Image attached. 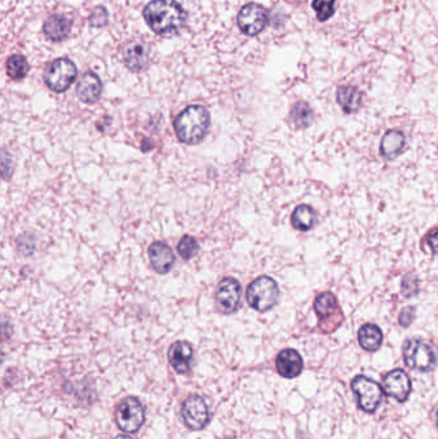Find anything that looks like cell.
<instances>
[{
	"label": "cell",
	"mask_w": 438,
	"mask_h": 439,
	"mask_svg": "<svg viewBox=\"0 0 438 439\" xmlns=\"http://www.w3.org/2000/svg\"><path fill=\"white\" fill-rule=\"evenodd\" d=\"M240 297H242V285L234 277H225L220 282L215 301L218 310L223 313H233L239 307Z\"/></svg>",
	"instance_id": "8fae6325"
},
{
	"label": "cell",
	"mask_w": 438,
	"mask_h": 439,
	"mask_svg": "<svg viewBox=\"0 0 438 439\" xmlns=\"http://www.w3.org/2000/svg\"><path fill=\"white\" fill-rule=\"evenodd\" d=\"M314 308L320 320V327L325 332L336 329L343 320V313L339 308L337 298L329 291L319 294L314 302Z\"/></svg>",
	"instance_id": "ba28073f"
},
{
	"label": "cell",
	"mask_w": 438,
	"mask_h": 439,
	"mask_svg": "<svg viewBox=\"0 0 438 439\" xmlns=\"http://www.w3.org/2000/svg\"><path fill=\"white\" fill-rule=\"evenodd\" d=\"M336 0H314L312 8L316 12V18L320 22L328 21L334 15Z\"/></svg>",
	"instance_id": "484cf974"
},
{
	"label": "cell",
	"mask_w": 438,
	"mask_h": 439,
	"mask_svg": "<svg viewBox=\"0 0 438 439\" xmlns=\"http://www.w3.org/2000/svg\"><path fill=\"white\" fill-rule=\"evenodd\" d=\"M403 360L408 368L418 371H432L437 363L434 348L427 340L410 338L403 343Z\"/></svg>",
	"instance_id": "3957f363"
},
{
	"label": "cell",
	"mask_w": 438,
	"mask_h": 439,
	"mask_svg": "<svg viewBox=\"0 0 438 439\" xmlns=\"http://www.w3.org/2000/svg\"><path fill=\"white\" fill-rule=\"evenodd\" d=\"M116 439H131L130 437H127V435H119Z\"/></svg>",
	"instance_id": "4dcf8cb0"
},
{
	"label": "cell",
	"mask_w": 438,
	"mask_h": 439,
	"mask_svg": "<svg viewBox=\"0 0 438 439\" xmlns=\"http://www.w3.org/2000/svg\"><path fill=\"white\" fill-rule=\"evenodd\" d=\"M276 370L280 375L287 379H293L301 374L304 368V361L301 354L297 352L296 349H283L280 354H278L276 361Z\"/></svg>",
	"instance_id": "5bb4252c"
},
{
	"label": "cell",
	"mask_w": 438,
	"mask_h": 439,
	"mask_svg": "<svg viewBox=\"0 0 438 439\" xmlns=\"http://www.w3.org/2000/svg\"><path fill=\"white\" fill-rule=\"evenodd\" d=\"M224 439H234V438H224Z\"/></svg>",
	"instance_id": "d6a6232c"
},
{
	"label": "cell",
	"mask_w": 438,
	"mask_h": 439,
	"mask_svg": "<svg viewBox=\"0 0 438 439\" xmlns=\"http://www.w3.org/2000/svg\"><path fill=\"white\" fill-rule=\"evenodd\" d=\"M182 418L184 424L191 431L203 429L210 420V412L205 399L197 395L188 397L182 406Z\"/></svg>",
	"instance_id": "30bf717a"
},
{
	"label": "cell",
	"mask_w": 438,
	"mask_h": 439,
	"mask_svg": "<svg viewBox=\"0 0 438 439\" xmlns=\"http://www.w3.org/2000/svg\"><path fill=\"white\" fill-rule=\"evenodd\" d=\"M237 22L244 35H259L268 25V11L257 3H249L240 9Z\"/></svg>",
	"instance_id": "9c48e42d"
},
{
	"label": "cell",
	"mask_w": 438,
	"mask_h": 439,
	"mask_svg": "<svg viewBox=\"0 0 438 439\" xmlns=\"http://www.w3.org/2000/svg\"><path fill=\"white\" fill-rule=\"evenodd\" d=\"M414 319H415V308L414 307H405L398 316V323H400V325L406 327V326L411 325Z\"/></svg>",
	"instance_id": "f1b7e54d"
},
{
	"label": "cell",
	"mask_w": 438,
	"mask_h": 439,
	"mask_svg": "<svg viewBox=\"0 0 438 439\" xmlns=\"http://www.w3.org/2000/svg\"><path fill=\"white\" fill-rule=\"evenodd\" d=\"M71 21L64 16H50L44 23V34L52 42H62L70 34Z\"/></svg>",
	"instance_id": "ffe728a7"
},
{
	"label": "cell",
	"mask_w": 438,
	"mask_h": 439,
	"mask_svg": "<svg viewBox=\"0 0 438 439\" xmlns=\"http://www.w3.org/2000/svg\"><path fill=\"white\" fill-rule=\"evenodd\" d=\"M406 136L401 130H389L381 140V155L384 160H393L405 149Z\"/></svg>",
	"instance_id": "ac0fdd59"
},
{
	"label": "cell",
	"mask_w": 438,
	"mask_h": 439,
	"mask_svg": "<svg viewBox=\"0 0 438 439\" xmlns=\"http://www.w3.org/2000/svg\"><path fill=\"white\" fill-rule=\"evenodd\" d=\"M290 117L295 128H307L314 121V111L306 102H297L290 109Z\"/></svg>",
	"instance_id": "603a6c76"
},
{
	"label": "cell",
	"mask_w": 438,
	"mask_h": 439,
	"mask_svg": "<svg viewBox=\"0 0 438 439\" xmlns=\"http://www.w3.org/2000/svg\"><path fill=\"white\" fill-rule=\"evenodd\" d=\"M359 343L361 348L367 352H375L383 343V333L381 327L375 324H365L359 330Z\"/></svg>",
	"instance_id": "44dd1931"
},
{
	"label": "cell",
	"mask_w": 438,
	"mask_h": 439,
	"mask_svg": "<svg viewBox=\"0 0 438 439\" xmlns=\"http://www.w3.org/2000/svg\"><path fill=\"white\" fill-rule=\"evenodd\" d=\"M124 62L131 71H141L148 64V50L139 42H130L122 50Z\"/></svg>",
	"instance_id": "e0dca14e"
},
{
	"label": "cell",
	"mask_w": 438,
	"mask_h": 439,
	"mask_svg": "<svg viewBox=\"0 0 438 439\" xmlns=\"http://www.w3.org/2000/svg\"><path fill=\"white\" fill-rule=\"evenodd\" d=\"M401 291L403 297L411 298L419 293V279L414 272H409L403 277Z\"/></svg>",
	"instance_id": "4316f807"
},
{
	"label": "cell",
	"mask_w": 438,
	"mask_h": 439,
	"mask_svg": "<svg viewBox=\"0 0 438 439\" xmlns=\"http://www.w3.org/2000/svg\"><path fill=\"white\" fill-rule=\"evenodd\" d=\"M362 92L351 85L339 86L337 90V100L339 106L346 114H355L360 109L362 106Z\"/></svg>",
	"instance_id": "d6986e66"
},
{
	"label": "cell",
	"mask_w": 438,
	"mask_h": 439,
	"mask_svg": "<svg viewBox=\"0 0 438 439\" xmlns=\"http://www.w3.org/2000/svg\"><path fill=\"white\" fill-rule=\"evenodd\" d=\"M149 261L158 274H167L175 265V255L163 241H155L148 249Z\"/></svg>",
	"instance_id": "4fadbf2b"
},
{
	"label": "cell",
	"mask_w": 438,
	"mask_h": 439,
	"mask_svg": "<svg viewBox=\"0 0 438 439\" xmlns=\"http://www.w3.org/2000/svg\"><path fill=\"white\" fill-rule=\"evenodd\" d=\"M198 241L191 236V235H185L182 238V241L177 244V252L183 260H191L198 252Z\"/></svg>",
	"instance_id": "d4e9b609"
},
{
	"label": "cell",
	"mask_w": 438,
	"mask_h": 439,
	"mask_svg": "<svg viewBox=\"0 0 438 439\" xmlns=\"http://www.w3.org/2000/svg\"><path fill=\"white\" fill-rule=\"evenodd\" d=\"M425 241L432 251L433 255H438V227L432 229L428 234L425 235Z\"/></svg>",
	"instance_id": "f546056e"
},
{
	"label": "cell",
	"mask_w": 438,
	"mask_h": 439,
	"mask_svg": "<svg viewBox=\"0 0 438 439\" xmlns=\"http://www.w3.org/2000/svg\"><path fill=\"white\" fill-rule=\"evenodd\" d=\"M169 361L179 374L188 373L193 361V347L188 342H175L169 348Z\"/></svg>",
	"instance_id": "9a60e30c"
},
{
	"label": "cell",
	"mask_w": 438,
	"mask_h": 439,
	"mask_svg": "<svg viewBox=\"0 0 438 439\" xmlns=\"http://www.w3.org/2000/svg\"><path fill=\"white\" fill-rule=\"evenodd\" d=\"M383 392L398 402H405L411 392V382L406 373L400 368L389 371L383 379Z\"/></svg>",
	"instance_id": "7c38bea8"
},
{
	"label": "cell",
	"mask_w": 438,
	"mask_h": 439,
	"mask_svg": "<svg viewBox=\"0 0 438 439\" xmlns=\"http://www.w3.org/2000/svg\"><path fill=\"white\" fill-rule=\"evenodd\" d=\"M114 418L121 431L135 433L138 432L141 425L144 424L146 412L139 399L129 397L121 401V404L117 406Z\"/></svg>",
	"instance_id": "8992f818"
},
{
	"label": "cell",
	"mask_w": 438,
	"mask_h": 439,
	"mask_svg": "<svg viewBox=\"0 0 438 439\" xmlns=\"http://www.w3.org/2000/svg\"><path fill=\"white\" fill-rule=\"evenodd\" d=\"M211 117L203 106H189L174 121L177 139L187 145H196L205 139Z\"/></svg>",
	"instance_id": "7a4b0ae2"
},
{
	"label": "cell",
	"mask_w": 438,
	"mask_h": 439,
	"mask_svg": "<svg viewBox=\"0 0 438 439\" xmlns=\"http://www.w3.org/2000/svg\"><path fill=\"white\" fill-rule=\"evenodd\" d=\"M280 296L276 280L270 277H260L248 285V305L259 312L271 310L278 303Z\"/></svg>",
	"instance_id": "277c9868"
},
{
	"label": "cell",
	"mask_w": 438,
	"mask_h": 439,
	"mask_svg": "<svg viewBox=\"0 0 438 439\" xmlns=\"http://www.w3.org/2000/svg\"><path fill=\"white\" fill-rule=\"evenodd\" d=\"M144 20L152 31L161 36H171L183 29L188 15L175 0H153L144 8Z\"/></svg>",
	"instance_id": "6da1fadb"
},
{
	"label": "cell",
	"mask_w": 438,
	"mask_h": 439,
	"mask_svg": "<svg viewBox=\"0 0 438 439\" xmlns=\"http://www.w3.org/2000/svg\"><path fill=\"white\" fill-rule=\"evenodd\" d=\"M316 221V213L314 208L309 205H301L296 207V210L292 213L290 222L292 227L300 231H309L311 230Z\"/></svg>",
	"instance_id": "7402d4cb"
},
{
	"label": "cell",
	"mask_w": 438,
	"mask_h": 439,
	"mask_svg": "<svg viewBox=\"0 0 438 439\" xmlns=\"http://www.w3.org/2000/svg\"><path fill=\"white\" fill-rule=\"evenodd\" d=\"M353 393L357 396L359 406L365 412H374L381 402L383 390L378 383L369 379L367 376H356L351 383Z\"/></svg>",
	"instance_id": "52a82bcc"
},
{
	"label": "cell",
	"mask_w": 438,
	"mask_h": 439,
	"mask_svg": "<svg viewBox=\"0 0 438 439\" xmlns=\"http://www.w3.org/2000/svg\"><path fill=\"white\" fill-rule=\"evenodd\" d=\"M107 20H108V13H107L106 8L98 7L90 16V25L94 28H102L106 25Z\"/></svg>",
	"instance_id": "83f0119b"
},
{
	"label": "cell",
	"mask_w": 438,
	"mask_h": 439,
	"mask_svg": "<svg viewBox=\"0 0 438 439\" xmlns=\"http://www.w3.org/2000/svg\"><path fill=\"white\" fill-rule=\"evenodd\" d=\"M78 100L86 104H93L98 102L102 95V81L97 73L85 72L83 78L78 81L76 88Z\"/></svg>",
	"instance_id": "2e32d148"
},
{
	"label": "cell",
	"mask_w": 438,
	"mask_h": 439,
	"mask_svg": "<svg viewBox=\"0 0 438 439\" xmlns=\"http://www.w3.org/2000/svg\"><path fill=\"white\" fill-rule=\"evenodd\" d=\"M28 59L20 56V54H14L12 57L8 58L7 61V73L12 80H22L28 75Z\"/></svg>",
	"instance_id": "cb8c5ba5"
},
{
	"label": "cell",
	"mask_w": 438,
	"mask_h": 439,
	"mask_svg": "<svg viewBox=\"0 0 438 439\" xmlns=\"http://www.w3.org/2000/svg\"><path fill=\"white\" fill-rule=\"evenodd\" d=\"M436 419H437V426H438V410H437V415H436Z\"/></svg>",
	"instance_id": "1f68e13d"
},
{
	"label": "cell",
	"mask_w": 438,
	"mask_h": 439,
	"mask_svg": "<svg viewBox=\"0 0 438 439\" xmlns=\"http://www.w3.org/2000/svg\"><path fill=\"white\" fill-rule=\"evenodd\" d=\"M78 78V67L69 58H58L48 66L44 81L52 92H64Z\"/></svg>",
	"instance_id": "5b68a950"
}]
</instances>
